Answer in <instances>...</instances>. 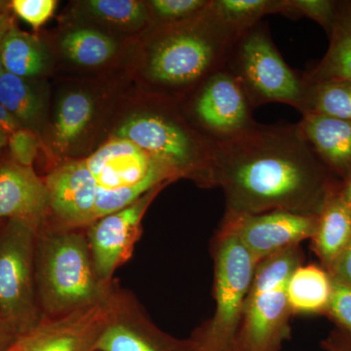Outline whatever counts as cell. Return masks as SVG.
I'll return each instance as SVG.
<instances>
[{
	"label": "cell",
	"instance_id": "obj_39",
	"mask_svg": "<svg viewBox=\"0 0 351 351\" xmlns=\"http://www.w3.org/2000/svg\"><path fill=\"white\" fill-rule=\"evenodd\" d=\"M339 195L351 207V175L341 184V188H339Z\"/></svg>",
	"mask_w": 351,
	"mask_h": 351
},
{
	"label": "cell",
	"instance_id": "obj_35",
	"mask_svg": "<svg viewBox=\"0 0 351 351\" xmlns=\"http://www.w3.org/2000/svg\"><path fill=\"white\" fill-rule=\"evenodd\" d=\"M22 336L24 335H21L12 325L0 317V351L8 350Z\"/></svg>",
	"mask_w": 351,
	"mask_h": 351
},
{
	"label": "cell",
	"instance_id": "obj_3",
	"mask_svg": "<svg viewBox=\"0 0 351 351\" xmlns=\"http://www.w3.org/2000/svg\"><path fill=\"white\" fill-rule=\"evenodd\" d=\"M237 39L205 9L197 17L163 32L154 41L147 75L163 87L197 86L215 71L225 68Z\"/></svg>",
	"mask_w": 351,
	"mask_h": 351
},
{
	"label": "cell",
	"instance_id": "obj_22",
	"mask_svg": "<svg viewBox=\"0 0 351 351\" xmlns=\"http://www.w3.org/2000/svg\"><path fill=\"white\" fill-rule=\"evenodd\" d=\"M304 80L306 92L302 115L311 113L351 121V82L341 78Z\"/></svg>",
	"mask_w": 351,
	"mask_h": 351
},
{
	"label": "cell",
	"instance_id": "obj_11",
	"mask_svg": "<svg viewBox=\"0 0 351 351\" xmlns=\"http://www.w3.org/2000/svg\"><path fill=\"white\" fill-rule=\"evenodd\" d=\"M165 186H156L133 204L89 226L86 237L95 270L106 285H112L115 270L131 258L142 232L141 226L145 212Z\"/></svg>",
	"mask_w": 351,
	"mask_h": 351
},
{
	"label": "cell",
	"instance_id": "obj_37",
	"mask_svg": "<svg viewBox=\"0 0 351 351\" xmlns=\"http://www.w3.org/2000/svg\"><path fill=\"white\" fill-rule=\"evenodd\" d=\"M12 25L13 18L9 15L8 12L0 15V75H1L2 71H3V66H2L1 61L2 41H3L6 32L9 31V29H10Z\"/></svg>",
	"mask_w": 351,
	"mask_h": 351
},
{
	"label": "cell",
	"instance_id": "obj_8",
	"mask_svg": "<svg viewBox=\"0 0 351 351\" xmlns=\"http://www.w3.org/2000/svg\"><path fill=\"white\" fill-rule=\"evenodd\" d=\"M38 226L9 219L0 230V317L21 335L44 319L36 283Z\"/></svg>",
	"mask_w": 351,
	"mask_h": 351
},
{
	"label": "cell",
	"instance_id": "obj_9",
	"mask_svg": "<svg viewBox=\"0 0 351 351\" xmlns=\"http://www.w3.org/2000/svg\"><path fill=\"white\" fill-rule=\"evenodd\" d=\"M197 86L191 112L204 138L212 144L232 140L257 124L243 88L226 66Z\"/></svg>",
	"mask_w": 351,
	"mask_h": 351
},
{
	"label": "cell",
	"instance_id": "obj_38",
	"mask_svg": "<svg viewBox=\"0 0 351 351\" xmlns=\"http://www.w3.org/2000/svg\"><path fill=\"white\" fill-rule=\"evenodd\" d=\"M34 331V330H32ZM32 331L27 332L24 336L21 337L13 346H11L8 350L5 351H25L31 341Z\"/></svg>",
	"mask_w": 351,
	"mask_h": 351
},
{
	"label": "cell",
	"instance_id": "obj_29",
	"mask_svg": "<svg viewBox=\"0 0 351 351\" xmlns=\"http://www.w3.org/2000/svg\"><path fill=\"white\" fill-rule=\"evenodd\" d=\"M207 0H152V12L161 22L180 24L197 17L207 8Z\"/></svg>",
	"mask_w": 351,
	"mask_h": 351
},
{
	"label": "cell",
	"instance_id": "obj_14",
	"mask_svg": "<svg viewBox=\"0 0 351 351\" xmlns=\"http://www.w3.org/2000/svg\"><path fill=\"white\" fill-rule=\"evenodd\" d=\"M51 211L59 228H80L92 223L97 182L84 160L60 166L46 178Z\"/></svg>",
	"mask_w": 351,
	"mask_h": 351
},
{
	"label": "cell",
	"instance_id": "obj_12",
	"mask_svg": "<svg viewBox=\"0 0 351 351\" xmlns=\"http://www.w3.org/2000/svg\"><path fill=\"white\" fill-rule=\"evenodd\" d=\"M112 291L104 299L63 317L44 318L32 334L25 351H96L101 332L120 299Z\"/></svg>",
	"mask_w": 351,
	"mask_h": 351
},
{
	"label": "cell",
	"instance_id": "obj_26",
	"mask_svg": "<svg viewBox=\"0 0 351 351\" xmlns=\"http://www.w3.org/2000/svg\"><path fill=\"white\" fill-rule=\"evenodd\" d=\"M0 104L20 123L32 124L38 119L43 103L25 78L2 71L0 75Z\"/></svg>",
	"mask_w": 351,
	"mask_h": 351
},
{
	"label": "cell",
	"instance_id": "obj_27",
	"mask_svg": "<svg viewBox=\"0 0 351 351\" xmlns=\"http://www.w3.org/2000/svg\"><path fill=\"white\" fill-rule=\"evenodd\" d=\"M90 11L113 24L142 27L149 19L147 5L138 0H90Z\"/></svg>",
	"mask_w": 351,
	"mask_h": 351
},
{
	"label": "cell",
	"instance_id": "obj_33",
	"mask_svg": "<svg viewBox=\"0 0 351 351\" xmlns=\"http://www.w3.org/2000/svg\"><path fill=\"white\" fill-rule=\"evenodd\" d=\"M332 278L351 286V239L329 270Z\"/></svg>",
	"mask_w": 351,
	"mask_h": 351
},
{
	"label": "cell",
	"instance_id": "obj_2",
	"mask_svg": "<svg viewBox=\"0 0 351 351\" xmlns=\"http://www.w3.org/2000/svg\"><path fill=\"white\" fill-rule=\"evenodd\" d=\"M36 283L41 311L51 319L95 304L112 291L97 276L87 237L78 228H39Z\"/></svg>",
	"mask_w": 351,
	"mask_h": 351
},
{
	"label": "cell",
	"instance_id": "obj_23",
	"mask_svg": "<svg viewBox=\"0 0 351 351\" xmlns=\"http://www.w3.org/2000/svg\"><path fill=\"white\" fill-rule=\"evenodd\" d=\"M1 61L7 73L27 78L40 75L47 58L38 40L13 25L2 41Z\"/></svg>",
	"mask_w": 351,
	"mask_h": 351
},
{
	"label": "cell",
	"instance_id": "obj_40",
	"mask_svg": "<svg viewBox=\"0 0 351 351\" xmlns=\"http://www.w3.org/2000/svg\"><path fill=\"white\" fill-rule=\"evenodd\" d=\"M6 144H8V136L0 132V149Z\"/></svg>",
	"mask_w": 351,
	"mask_h": 351
},
{
	"label": "cell",
	"instance_id": "obj_16",
	"mask_svg": "<svg viewBox=\"0 0 351 351\" xmlns=\"http://www.w3.org/2000/svg\"><path fill=\"white\" fill-rule=\"evenodd\" d=\"M49 210L45 182L32 167L13 161L0 166V219L25 221L41 228Z\"/></svg>",
	"mask_w": 351,
	"mask_h": 351
},
{
	"label": "cell",
	"instance_id": "obj_32",
	"mask_svg": "<svg viewBox=\"0 0 351 351\" xmlns=\"http://www.w3.org/2000/svg\"><path fill=\"white\" fill-rule=\"evenodd\" d=\"M9 149L13 162L32 167L38 156L39 141L31 129H18L8 137Z\"/></svg>",
	"mask_w": 351,
	"mask_h": 351
},
{
	"label": "cell",
	"instance_id": "obj_6",
	"mask_svg": "<svg viewBox=\"0 0 351 351\" xmlns=\"http://www.w3.org/2000/svg\"><path fill=\"white\" fill-rule=\"evenodd\" d=\"M226 68L237 78L252 107L281 103L302 112L306 82L285 63L261 22L233 43Z\"/></svg>",
	"mask_w": 351,
	"mask_h": 351
},
{
	"label": "cell",
	"instance_id": "obj_34",
	"mask_svg": "<svg viewBox=\"0 0 351 351\" xmlns=\"http://www.w3.org/2000/svg\"><path fill=\"white\" fill-rule=\"evenodd\" d=\"M321 346L326 351H351V338L337 328L321 343Z\"/></svg>",
	"mask_w": 351,
	"mask_h": 351
},
{
	"label": "cell",
	"instance_id": "obj_25",
	"mask_svg": "<svg viewBox=\"0 0 351 351\" xmlns=\"http://www.w3.org/2000/svg\"><path fill=\"white\" fill-rule=\"evenodd\" d=\"M62 49L71 61L84 66L106 63L117 51V44L103 32L91 29H76L61 41Z\"/></svg>",
	"mask_w": 351,
	"mask_h": 351
},
{
	"label": "cell",
	"instance_id": "obj_7",
	"mask_svg": "<svg viewBox=\"0 0 351 351\" xmlns=\"http://www.w3.org/2000/svg\"><path fill=\"white\" fill-rule=\"evenodd\" d=\"M174 171L178 179L193 177L211 188L214 145L197 135L174 115L145 112L127 119L117 132Z\"/></svg>",
	"mask_w": 351,
	"mask_h": 351
},
{
	"label": "cell",
	"instance_id": "obj_18",
	"mask_svg": "<svg viewBox=\"0 0 351 351\" xmlns=\"http://www.w3.org/2000/svg\"><path fill=\"white\" fill-rule=\"evenodd\" d=\"M351 239V207L339 195V189L328 199L318 215L311 241L320 265L329 272Z\"/></svg>",
	"mask_w": 351,
	"mask_h": 351
},
{
	"label": "cell",
	"instance_id": "obj_5",
	"mask_svg": "<svg viewBox=\"0 0 351 351\" xmlns=\"http://www.w3.org/2000/svg\"><path fill=\"white\" fill-rule=\"evenodd\" d=\"M213 255L216 308L213 317L198 328L191 339L198 351H232L258 263L237 235L221 226L215 239Z\"/></svg>",
	"mask_w": 351,
	"mask_h": 351
},
{
	"label": "cell",
	"instance_id": "obj_36",
	"mask_svg": "<svg viewBox=\"0 0 351 351\" xmlns=\"http://www.w3.org/2000/svg\"><path fill=\"white\" fill-rule=\"evenodd\" d=\"M20 128V122L0 104V132L9 137Z\"/></svg>",
	"mask_w": 351,
	"mask_h": 351
},
{
	"label": "cell",
	"instance_id": "obj_1",
	"mask_svg": "<svg viewBox=\"0 0 351 351\" xmlns=\"http://www.w3.org/2000/svg\"><path fill=\"white\" fill-rule=\"evenodd\" d=\"M298 124H256L214 145L211 188L223 189L226 213L281 211L318 216L341 188Z\"/></svg>",
	"mask_w": 351,
	"mask_h": 351
},
{
	"label": "cell",
	"instance_id": "obj_20",
	"mask_svg": "<svg viewBox=\"0 0 351 351\" xmlns=\"http://www.w3.org/2000/svg\"><path fill=\"white\" fill-rule=\"evenodd\" d=\"M329 39L326 54L304 77L306 80L341 78L351 82V1H339Z\"/></svg>",
	"mask_w": 351,
	"mask_h": 351
},
{
	"label": "cell",
	"instance_id": "obj_10",
	"mask_svg": "<svg viewBox=\"0 0 351 351\" xmlns=\"http://www.w3.org/2000/svg\"><path fill=\"white\" fill-rule=\"evenodd\" d=\"M317 221L318 216L276 210L261 214L226 213L221 226L237 235L260 263L313 239Z\"/></svg>",
	"mask_w": 351,
	"mask_h": 351
},
{
	"label": "cell",
	"instance_id": "obj_24",
	"mask_svg": "<svg viewBox=\"0 0 351 351\" xmlns=\"http://www.w3.org/2000/svg\"><path fill=\"white\" fill-rule=\"evenodd\" d=\"M94 114L91 97L82 92H71L58 107L54 124V143L60 152L66 151L86 130Z\"/></svg>",
	"mask_w": 351,
	"mask_h": 351
},
{
	"label": "cell",
	"instance_id": "obj_30",
	"mask_svg": "<svg viewBox=\"0 0 351 351\" xmlns=\"http://www.w3.org/2000/svg\"><path fill=\"white\" fill-rule=\"evenodd\" d=\"M325 315L351 338V286L332 278L331 298Z\"/></svg>",
	"mask_w": 351,
	"mask_h": 351
},
{
	"label": "cell",
	"instance_id": "obj_13",
	"mask_svg": "<svg viewBox=\"0 0 351 351\" xmlns=\"http://www.w3.org/2000/svg\"><path fill=\"white\" fill-rule=\"evenodd\" d=\"M96 351H198L191 339H176L158 329L131 300L119 304L97 343Z\"/></svg>",
	"mask_w": 351,
	"mask_h": 351
},
{
	"label": "cell",
	"instance_id": "obj_31",
	"mask_svg": "<svg viewBox=\"0 0 351 351\" xmlns=\"http://www.w3.org/2000/svg\"><path fill=\"white\" fill-rule=\"evenodd\" d=\"M57 3L56 0H13L9 6L21 19L38 29L52 17Z\"/></svg>",
	"mask_w": 351,
	"mask_h": 351
},
{
	"label": "cell",
	"instance_id": "obj_17",
	"mask_svg": "<svg viewBox=\"0 0 351 351\" xmlns=\"http://www.w3.org/2000/svg\"><path fill=\"white\" fill-rule=\"evenodd\" d=\"M297 124L321 162L343 184L351 175V121L306 113Z\"/></svg>",
	"mask_w": 351,
	"mask_h": 351
},
{
	"label": "cell",
	"instance_id": "obj_15",
	"mask_svg": "<svg viewBox=\"0 0 351 351\" xmlns=\"http://www.w3.org/2000/svg\"><path fill=\"white\" fill-rule=\"evenodd\" d=\"M84 162L96 180L97 191L137 186L156 166L164 164L133 143L117 137L101 145Z\"/></svg>",
	"mask_w": 351,
	"mask_h": 351
},
{
	"label": "cell",
	"instance_id": "obj_21",
	"mask_svg": "<svg viewBox=\"0 0 351 351\" xmlns=\"http://www.w3.org/2000/svg\"><path fill=\"white\" fill-rule=\"evenodd\" d=\"M280 10L281 0H212L206 8L210 17L235 38Z\"/></svg>",
	"mask_w": 351,
	"mask_h": 351
},
{
	"label": "cell",
	"instance_id": "obj_19",
	"mask_svg": "<svg viewBox=\"0 0 351 351\" xmlns=\"http://www.w3.org/2000/svg\"><path fill=\"white\" fill-rule=\"evenodd\" d=\"M332 277L320 265H299L287 283V299L294 314H326Z\"/></svg>",
	"mask_w": 351,
	"mask_h": 351
},
{
	"label": "cell",
	"instance_id": "obj_28",
	"mask_svg": "<svg viewBox=\"0 0 351 351\" xmlns=\"http://www.w3.org/2000/svg\"><path fill=\"white\" fill-rule=\"evenodd\" d=\"M339 1L332 0H281V15L287 17H306L317 23L326 32L331 34L336 21Z\"/></svg>",
	"mask_w": 351,
	"mask_h": 351
},
{
	"label": "cell",
	"instance_id": "obj_41",
	"mask_svg": "<svg viewBox=\"0 0 351 351\" xmlns=\"http://www.w3.org/2000/svg\"><path fill=\"white\" fill-rule=\"evenodd\" d=\"M7 6H8V4H7V2L0 1V15H2V14L7 12V10H6Z\"/></svg>",
	"mask_w": 351,
	"mask_h": 351
},
{
	"label": "cell",
	"instance_id": "obj_4",
	"mask_svg": "<svg viewBox=\"0 0 351 351\" xmlns=\"http://www.w3.org/2000/svg\"><path fill=\"white\" fill-rule=\"evenodd\" d=\"M304 262L301 247L261 261L245 301L232 351H281L291 338L287 283Z\"/></svg>",
	"mask_w": 351,
	"mask_h": 351
}]
</instances>
